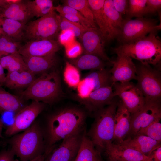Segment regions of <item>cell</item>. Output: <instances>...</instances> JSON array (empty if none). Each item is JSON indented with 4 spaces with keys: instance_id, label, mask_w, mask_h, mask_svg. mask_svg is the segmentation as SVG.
<instances>
[{
    "instance_id": "28",
    "label": "cell",
    "mask_w": 161,
    "mask_h": 161,
    "mask_svg": "<svg viewBox=\"0 0 161 161\" xmlns=\"http://www.w3.org/2000/svg\"><path fill=\"white\" fill-rule=\"evenodd\" d=\"M92 11L95 22L106 41L108 33L104 12L105 0H87Z\"/></svg>"
},
{
    "instance_id": "18",
    "label": "cell",
    "mask_w": 161,
    "mask_h": 161,
    "mask_svg": "<svg viewBox=\"0 0 161 161\" xmlns=\"http://www.w3.org/2000/svg\"><path fill=\"white\" fill-rule=\"evenodd\" d=\"M131 120V114L120 100L118 102L115 117L113 140L115 142L114 143H121L128 135L130 129Z\"/></svg>"
},
{
    "instance_id": "27",
    "label": "cell",
    "mask_w": 161,
    "mask_h": 161,
    "mask_svg": "<svg viewBox=\"0 0 161 161\" xmlns=\"http://www.w3.org/2000/svg\"><path fill=\"white\" fill-rule=\"evenodd\" d=\"M70 63L79 70H98L105 68V61L92 54H84L72 59Z\"/></svg>"
},
{
    "instance_id": "46",
    "label": "cell",
    "mask_w": 161,
    "mask_h": 161,
    "mask_svg": "<svg viewBox=\"0 0 161 161\" xmlns=\"http://www.w3.org/2000/svg\"><path fill=\"white\" fill-rule=\"evenodd\" d=\"M46 158L45 155L43 154L30 161H46Z\"/></svg>"
},
{
    "instance_id": "31",
    "label": "cell",
    "mask_w": 161,
    "mask_h": 161,
    "mask_svg": "<svg viewBox=\"0 0 161 161\" xmlns=\"http://www.w3.org/2000/svg\"><path fill=\"white\" fill-rule=\"evenodd\" d=\"M0 63L8 72L28 71L23 56L19 52L2 56Z\"/></svg>"
},
{
    "instance_id": "29",
    "label": "cell",
    "mask_w": 161,
    "mask_h": 161,
    "mask_svg": "<svg viewBox=\"0 0 161 161\" xmlns=\"http://www.w3.org/2000/svg\"><path fill=\"white\" fill-rule=\"evenodd\" d=\"M84 78L91 84L93 91L103 87H112L113 86L110 70L105 68L91 72Z\"/></svg>"
},
{
    "instance_id": "30",
    "label": "cell",
    "mask_w": 161,
    "mask_h": 161,
    "mask_svg": "<svg viewBox=\"0 0 161 161\" xmlns=\"http://www.w3.org/2000/svg\"><path fill=\"white\" fill-rule=\"evenodd\" d=\"M53 1L52 0L26 1V4L31 17L40 18L54 9Z\"/></svg>"
},
{
    "instance_id": "17",
    "label": "cell",
    "mask_w": 161,
    "mask_h": 161,
    "mask_svg": "<svg viewBox=\"0 0 161 161\" xmlns=\"http://www.w3.org/2000/svg\"><path fill=\"white\" fill-rule=\"evenodd\" d=\"M77 100L89 111L94 113L110 104L114 99L111 86L102 87L93 91L86 98Z\"/></svg>"
},
{
    "instance_id": "6",
    "label": "cell",
    "mask_w": 161,
    "mask_h": 161,
    "mask_svg": "<svg viewBox=\"0 0 161 161\" xmlns=\"http://www.w3.org/2000/svg\"><path fill=\"white\" fill-rule=\"evenodd\" d=\"M60 16L54 9L47 15L26 25L24 38L28 41L47 39L56 40L60 30Z\"/></svg>"
},
{
    "instance_id": "45",
    "label": "cell",
    "mask_w": 161,
    "mask_h": 161,
    "mask_svg": "<svg viewBox=\"0 0 161 161\" xmlns=\"http://www.w3.org/2000/svg\"><path fill=\"white\" fill-rule=\"evenodd\" d=\"M6 76L4 69L0 63V84H4Z\"/></svg>"
},
{
    "instance_id": "44",
    "label": "cell",
    "mask_w": 161,
    "mask_h": 161,
    "mask_svg": "<svg viewBox=\"0 0 161 161\" xmlns=\"http://www.w3.org/2000/svg\"><path fill=\"white\" fill-rule=\"evenodd\" d=\"M149 156L153 161H161V146L153 151Z\"/></svg>"
},
{
    "instance_id": "41",
    "label": "cell",
    "mask_w": 161,
    "mask_h": 161,
    "mask_svg": "<svg viewBox=\"0 0 161 161\" xmlns=\"http://www.w3.org/2000/svg\"><path fill=\"white\" fill-rule=\"evenodd\" d=\"M75 37L73 33L69 31H62L58 36V42L65 47L74 41Z\"/></svg>"
},
{
    "instance_id": "48",
    "label": "cell",
    "mask_w": 161,
    "mask_h": 161,
    "mask_svg": "<svg viewBox=\"0 0 161 161\" xmlns=\"http://www.w3.org/2000/svg\"><path fill=\"white\" fill-rule=\"evenodd\" d=\"M22 0H6L7 4H12L18 3L21 2Z\"/></svg>"
},
{
    "instance_id": "35",
    "label": "cell",
    "mask_w": 161,
    "mask_h": 161,
    "mask_svg": "<svg viewBox=\"0 0 161 161\" xmlns=\"http://www.w3.org/2000/svg\"><path fill=\"white\" fill-rule=\"evenodd\" d=\"M79 70L69 62H66L63 75L64 80L70 87H77L80 80Z\"/></svg>"
},
{
    "instance_id": "15",
    "label": "cell",
    "mask_w": 161,
    "mask_h": 161,
    "mask_svg": "<svg viewBox=\"0 0 161 161\" xmlns=\"http://www.w3.org/2000/svg\"><path fill=\"white\" fill-rule=\"evenodd\" d=\"M104 151L107 155L108 161H153L150 156L113 142L107 144Z\"/></svg>"
},
{
    "instance_id": "3",
    "label": "cell",
    "mask_w": 161,
    "mask_h": 161,
    "mask_svg": "<svg viewBox=\"0 0 161 161\" xmlns=\"http://www.w3.org/2000/svg\"><path fill=\"white\" fill-rule=\"evenodd\" d=\"M8 143L20 161H30L44 153L42 129L36 122L22 132L12 136Z\"/></svg>"
},
{
    "instance_id": "2",
    "label": "cell",
    "mask_w": 161,
    "mask_h": 161,
    "mask_svg": "<svg viewBox=\"0 0 161 161\" xmlns=\"http://www.w3.org/2000/svg\"><path fill=\"white\" fill-rule=\"evenodd\" d=\"M157 34L152 32L134 42L112 48V51L137 60L141 64L152 65L160 70L161 42Z\"/></svg>"
},
{
    "instance_id": "23",
    "label": "cell",
    "mask_w": 161,
    "mask_h": 161,
    "mask_svg": "<svg viewBox=\"0 0 161 161\" xmlns=\"http://www.w3.org/2000/svg\"><path fill=\"white\" fill-rule=\"evenodd\" d=\"M35 78V75L28 71H13L8 72L4 84L10 89L27 88Z\"/></svg>"
},
{
    "instance_id": "8",
    "label": "cell",
    "mask_w": 161,
    "mask_h": 161,
    "mask_svg": "<svg viewBox=\"0 0 161 161\" xmlns=\"http://www.w3.org/2000/svg\"><path fill=\"white\" fill-rule=\"evenodd\" d=\"M155 19L137 18L134 19H123L120 32L117 37L122 44L134 42L147 34L157 32L161 29V24H157Z\"/></svg>"
},
{
    "instance_id": "49",
    "label": "cell",
    "mask_w": 161,
    "mask_h": 161,
    "mask_svg": "<svg viewBox=\"0 0 161 161\" xmlns=\"http://www.w3.org/2000/svg\"><path fill=\"white\" fill-rule=\"evenodd\" d=\"M7 4L6 0H0V8H1Z\"/></svg>"
},
{
    "instance_id": "4",
    "label": "cell",
    "mask_w": 161,
    "mask_h": 161,
    "mask_svg": "<svg viewBox=\"0 0 161 161\" xmlns=\"http://www.w3.org/2000/svg\"><path fill=\"white\" fill-rule=\"evenodd\" d=\"M118 102L114 99L109 104L94 112V121L86 135L100 152L113 142L114 119Z\"/></svg>"
},
{
    "instance_id": "11",
    "label": "cell",
    "mask_w": 161,
    "mask_h": 161,
    "mask_svg": "<svg viewBox=\"0 0 161 161\" xmlns=\"http://www.w3.org/2000/svg\"><path fill=\"white\" fill-rule=\"evenodd\" d=\"M113 86L114 96L120 97L131 114L139 111L144 104V97L136 85L129 81L117 82Z\"/></svg>"
},
{
    "instance_id": "32",
    "label": "cell",
    "mask_w": 161,
    "mask_h": 161,
    "mask_svg": "<svg viewBox=\"0 0 161 161\" xmlns=\"http://www.w3.org/2000/svg\"><path fill=\"white\" fill-rule=\"evenodd\" d=\"M21 46L20 41L2 35L0 37V58L4 56L19 52Z\"/></svg>"
},
{
    "instance_id": "50",
    "label": "cell",
    "mask_w": 161,
    "mask_h": 161,
    "mask_svg": "<svg viewBox=\"0 0 161 161\" xmlns=\"http://www.w3.org/2000/svg\"><path fill=\"white\" fill-rule=\"evenodd\" d=\"M2 35V32L0 26V37Z\"/></svg>"
},
{
    "instance_id": "47",
    "label": "cell",
    "mask_w": 161,
    "mask_h": 161,
    "mask_svg": "<svg viewBox=\"0 0 161 161\" xmlns=\"http://www.w3.org/2000/svg\"><path fill=\"white\" fill-rule=\"evenodd\" d=\"M4 123L2 119H0V138H3L2 135Z\"/></svg>"
},
{
    "instance_id": "12",
    "label": "cell",
    "mask_w": 161,
    "mask_h": 161,
    "mask_svg": "<svg viewBox=\"0 0 161 161\" xmlns=\"http://www.w3.org/2000/svg\"><path fill=\"white\" fill-rule=\"evenodd\" d=\"M85 127L65 138L57 148L53 149L46 161H72L78 151Z\"/></svg>"
},
{
    "instance_id": "16",
    "label": "cell",
    "mask_w": 161,
    "mask_h": 161,
    "mask_svg": "<svg viewBox=\"0 0 161 161\" xmlns=\"http://www.w3.org/2000/svg\"><path fill=\"white\" fill-rule=\"evenodd\" d=\"M117 55V59L114 61L113 67L110 69L113 85L117 82L136 80V66L132 59L124 55Z\"/></svg>"
},
{
    "instance_id": "20",
    "label": "cell",
    "mask_w": 161,
    "mask_h": 161,
    "mask_svg": "<svg viewBox=\"0 0 161 161\" xmlns=\"http://www.w3.org/2000/svg\"><path fill=\"white\" fill-rule=\"evenodd\" d=\"M117 144L134 149L148 156L153 151L161 146V142L141 134L129 137Z\"/></svg>"
},
{
    "instance_id": "21",
    "label": "cell",
    "mask_w": 161,
    "mask_h": 161,
    "mask_svg": "<svg viewBox=\"0 0 161 161\" xmlns=\"http://www.w3.org/2000/svg\"><path fill=\"white\" fill-rule=\"evenodd\" d=\"M23 58L27 70L35 75L48 72L56 66L57 62L55 54L43 56H23Z\"/></svg>"
},
{
    "instance_id": "39",
    "label": "cell",
    "mask_w": 161,
    "mask_h": 161,
    "mask_svg": "<svg viewBox=\"0 0 161 161\" xmlns=\"http://www.w3.org/2000/svg\"><path fill=\"white\" fill-rule=\"evenodd\" d=\"M65 48L67 56L72 59L76 58L80 55L82 51L80 44L75 41L65 46Z\"/></svg>"
},
{
    "instance_id": "40",
    "label": "cell",
    "mask_w": 161,
    "mask_h": 161,
    "mask_svg": "<svg viewBox=\"0 0 161 161\" xmlns=\"http://www.w3.org/2000/svg\"><path fill=\"white\" fill-rule=\"evenodd\" d=\"M161 7L160 0H147L146 7V15L156 13L160 10Z\"/></svg>"
},
{
    "instance_id": "37",
    "label": "cell",
    "mask_w": 161,
    "mask_h": 161,
    "mask_svg": "<svg viewBox=\"0 0 161 161\" xmlns=\"http://www.w3.org/2000/svg\"><path fill=\"white\" fill-rule=\"evenodd\" d=\"M160 120L153 122L140 131L136 135H144L157 141L161 142V123L160 122Z\"/></svg>"
},
{
    "instance_id": "42",
    "label": "cell",
    "mask_w": 161,
    "mask_h": 161,
    "mask_svg": "<svg viewBox=\"0 0 161 161\" xmlns=\"http://www.w3.org/2000/svg\"><path fill=\"white\" fill-rule=\"evenodd\" d=\"M114 6L116 10L122 16L126 15L129 6V0H112Z\"/></svg>"
},
{
    "instance_id": "34",
    "label": "cell",
    "mask_w": 161,
    "mask_h": 161,
    "mask_svg": "<svg viewBox=\"0 0 161 161\" xmlns=\"http://www.w3.org/2000/svg\"><path fill=\"white\" fill-rule=\"evenodd\" d=\"M147 0H129V6L125 18H140L146 15Z\"/></svg>"
},
{
    "instance_id": "1",
    "label": "cell",
    "mask_w": 161,
    "mask_h": 161,
    "mask_svg": "<svg viewBox=\"0 0 161 161\" xmlns=\"http://www.w3.org/2000/svg\"><path fill=\"white\" fill-rule=\"evenodd\" d=\"M86 118L85 112L76 107L62 108L50 115L42 129L46 157L54 149L56 143L85 127Z\"/></svg>"
},
{
    "instance_id": "36",
    "label": "cell",
    "mask_w": 161,
    "mask_h": 161,
    "mask_svg": "<svg viewBox=\"0 0 161 161\" xmlns=\"http://www.w3.org/2000/svg\"><path fill=\"white\" fill-rule=\"evenodd\" d=\"M59 15L60 30L69 31L73 33L75 37L80 39L83 32L88 28L79 23L70 21Z\"/></svg>"
},
{
    "instance_id": "51",
    "label": "cell",
    "mask_w": 161,
    "mask_h": 161,
    "mask_svg": "<svg viewBox=\"0 0 161 161\" xmlns=\"http://www.w3.org/2000/svg\"></svg>"
},
{
    "instance_id": "5",
    "label": "cell",
    "mask_w": 161,
    "mask_h": 161,
    "mask_svg": "<svg viewBox=\"0 0 161 161\" xmlns=\"http://www.w3.org/2000/svg\"><path fill=\"white\" fill-rule=\"evenodd\" d=\"M62 93L59 74L54 70L42 74L20 94L24 99L51 104L59 99Z\"/></svg>"
},
{
    "instance_id": "38",
    "label": "cell",
    "mask_w": 161,
    "mask_h": 161,
    "mask_svg": "<svg viewBox=\"0 0 161 161\" xmlns=\"http://www.w3.org/2000/svg\"><path fill=\"white\" fill-rule=\"evenodd\" d=\"M77 87L78 93L77 97L80 99L86 98L93 91L91 84L84 78L80 80Z\"/></svg>"
},
{
    "instance_id": "26",
    "label": "cell",
    "mask_w": 161,
    "mask_h": 161,
    "mask_svg": "<svg viewBox=\"0 0 161 161\" xmlns=\"http://www.w3.org/2000/svg\"><path fill=\"white\" fill-rule=\"evenodd\" d=\"M26 24L9 18H0L2 35L20 41L24 38Z\"/></svg>"
},
{
    "instance_id": "7",
    "label": "cell",
    "mask_w": 161,
    "mask_h": 161,
    "mask_svg": "<svg viewBox=\"0 0 161 161\" xmlns=\"http://www.w3.org/2000/svg\"><path fill=\"white\" fill-rule=\"evenodd\" d=\"M137 83L136 85L142 92L145 103L160 101L161 78L160 70L150 65L141 63L136 66Z\"/></svg>"
},
{
    "instance_id": "43",
    "label": "cell",
    "mask_w": 161,
    "mask_h": 161,
    "mask_svg": "<svg viewBox=\"0 0 161 161\" xmlns=\"http://www.w3.org/2000/svg\"><path fill=\"white\" fill-rule=\"evenodd\" d=\"M15 155L11 148L3 150L0 152V161H14Z\"/></svg>"
},
{
    "instance_id": "9",
    "label": "cell",
    "mask_w": 161,
    "mask_h": 161,
    "mask_svg": "<svg viewBox=\"0 0 161 161\" xmlns=\"http://www.w3.org/2000/svg\"><path fill=\"white\" fill-rule=\"evenodd\" d=\"M44 107L43 103L35 101L25 106L16 113L13 123L6 128L5 135L8 137L13 136L28 128Z\"/></svg>"
},
{
    "instance_id": "10",
    "label": "cell",
    "mask_w": 161,
    "mask_h": 161,
    "mask_svg": "<svg viewBox=\"0 0 161 161\" xmlns=\"http://www.w3.org/2000/svg\"><path fill=\"white\" fill-rule=\"evenodd\" d=\"M161 118L160 101L145 102L138 112L131 114V126L129 134L134 136L153 122ZM128 134V135H129Z\"/></svg>"
},
{
    "instance_id": "25",
    "label": "cell",
    "mask_w": 161,
    "mask_h": 161,
    "mask_svg": "<svg viewBox=\"0 0 161 161\" xmlns=\"http://www.w3.org/2000/svg\"><path fill=\"white\" fill-rule=\"evenodd\" d=\"M21 97L10 93L0 86V112L16 113L25 106Z\"/></svg>"
},
{
    "instance_id": "24",
    "label": "cell",
    "mask_w": 161,
    "mask_h": 161,
    "mask_svg": "<svg viewBox=\"0 0 161 161\" xmlns=\"http://www.w3.org/2000/svg\"><path fill=\"white\" fill-rule=\"evenodd\" d=\"M86 133V131L74 161H103L101 152L96 148Z\"/></svg>"
},
{
    "instance_id": "19",
    "label": "cell",
    "mask_w": 161,
    "mask_h": 161,
    "mask_svg": "<svg viewBox=\"0 0 161 161\" xmlns=\"http://www.w3.org/2000/svg\"><path fill=\"white\" fill-rule=\"evenodd\" d=\"M104 12L108 28V41H109L117 37L123 19L115 8L112 0H105Z\"/></svg>"
},
{
    "instance_id": "33",
    "label": "cell",
    "mask_w": 161,
    "mask_h": 161,
    "mask_svg": "<svg viewBox=\"0 0 161 161\" xmlns=\"http://www.w3.org/2000/svg\"><path fill=\"white\" fill-rule=\"evenodd\" d=\"M63 2L64 5L76 9L87 19L96 24L87 0H65Z\"/></svg>"
},
{
    "instance_id": "13",
    "label": "cell",
    "mask_w": 161,
    "mask_h": 161,
    "mask_svg": "<svg viewBox=\"0 0 161 161\" xmlns=\"http://www.w3.org/2000/svg\"><path fill=\"white\" fill-rule=\"evenodd\" d=\"M80 39L84 54L96 56L113 65L114 61L110 60L105 52L106 41L98 27L87 28Z\"/></svg>"
},
{
    "instance_id": "14",
    "label": "cell",
    "mask_w": 161,
    "mask_h": 161,
    "mask_svg": "<svg viewBox=\"0 0 161 161\" xmlns=\"http://www.w3.org/2000/svg\"><path fill=\"white\" fill-rule=\"evenodd\" d=\"M56 40L43 39L27 41L22 45L19 53L22 56H43L55 54L60 49Z\"/></svg>"
},
{
    "instance_id": "22",
    "label": "cell",
    "mask_w": 161,
    "mask_h": 161,
    "mask_svg": "<svg viewBox=\"0 0 161 161\" xmlns=\"http://www.w3.org/2000/svg\"><path fill=\"white\" fill-rule=\"evenodd\" d=\"M0 18H9L26 23L31 18L26 1L16 3L7 4L0 9Z\"/></svg>"
}]
</instances>
